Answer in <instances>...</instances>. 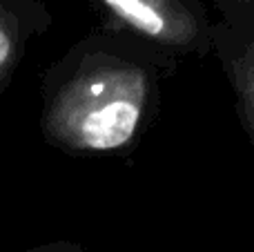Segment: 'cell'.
Returning a JSON list of instances; mask_svg holds the SVG:
<instances>
[{
	"label": "cell",
	"instance_id": "5b68a950",
	"mask_svg": "<svg viewBox=\"0 0 254 252\" xmlns=\"http://www.w3.org/2000/svg\"><path fill=\"white\" fill-rule=\"evenodd\" d=\"M22 252H85L80 246L69 244V241H56V244H47V246H38V248H29Z\"/></svg>",
	"mask_w": 254,
	"mask_h": 252
},
{
	"label": "cell",
	"instance_id": "3957f363",
	"mask_svg": "<svg viewBox=\"0 0 254 252\" xmlns=\"http://www.w3.org/2000/svg\"><path fill=\"white\" fill-rule=\"evenodd\" d=\"M212 54L234 94V110L254 147V0H216Z\"/></svg>",
	"mask_w": 254,
	"mask_h": 252
},
{
	"label": "cell",
	"instance_id": "6da1fadb",
	"mask_svg": "<svg viewBox=\"0 0 254 252\" xmlns=\"http://www.w3.org/2000/svg\"><path fill=\"white\" fill-rule=\"evenodd\" d=\"M181 61L127 31L98 27L74 43L40 83V132L65 154L129 156L163 107V80Z\"/></svg>",
	"mask_w": 254,
	"mask_h": 252
},
{
	"label": "cell",
	"instance_id": "277c9868",
	"mask_svg": "<svg viewBox=\"0 0 254 252\" xmlns=\"http://www.w3.org/2000/svg\"><path fill=\"white\" fill-rule=\"evenodd\" d=\"M43 0H0V96L16 78L29 45L52 27Z\"/></svg>",
	"mask_w": 254,
	"mask_h": 252
},
{
	"label": "cell",
	"instance_id": "7a4b0ae2",
	"mask_svg": "<svg viewBox=\"0 0 254 252\" xmlns=\"http://www.w3.org/2000/svg\"><path fill=\"white\" fill-rule=\"evenodd\" d=\"M103 27L127 31L170 56L212 54V18L203 0H92Z\"/></svg>",
	"mask_w": 254,
	"mask_h": 252
}]
</instances>
